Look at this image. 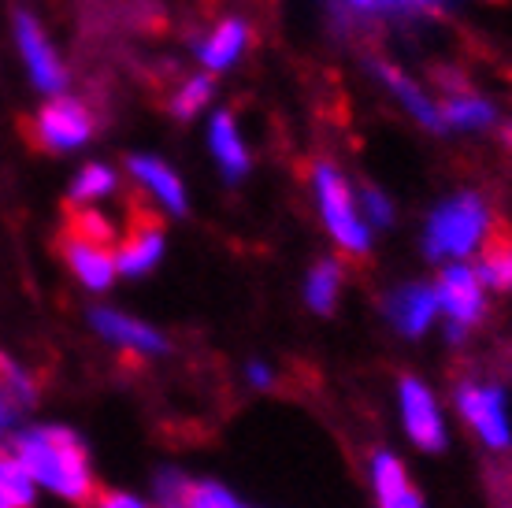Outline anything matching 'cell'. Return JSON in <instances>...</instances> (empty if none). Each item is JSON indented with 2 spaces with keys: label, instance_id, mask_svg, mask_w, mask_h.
<instances>
[{
  "label": "cell",
  "instance_id": "1",
  "mask_svg": "<svg viewBox=\"0 0 512 508\" xmlns=\"http://www.w3.org/2000/svg\"><path fill=\"white\" fill-rule=\"evenodd\" d=\"M12 457L26 468L38 490L67 505H90L97 497V475L86 442L60 423H30L15 434Z\"/></svg>",
  "mask_w": 512,
  "mask_h": 508
},
{
  "label": "cell",
  "instance_id": "2",
  "mask_svg": "<svg viewBox=\"0 0 512 508\" xmlns=\"http://www.w3.org/2000/svg\"><path fill=\"white\" fill-rule=\"evenodd\" d=\"M494 238V219L490 208L475 193H461L435 208V216L427 219V234H423V249L431 260L442 264H464L468 256L483 253Z\"/></svg>",
  "mask_w": 512,
  "mask_h": 508
},
{
  "label": "cell",
  "instance_id": "3",
  "mask_svg": "<svg viewBox=\"0 0 512 508\" xmlns=\"http://www.w3.org/2000/svg\"><path fill=\"white\" fill-rule=\"evenodd\" d=\"M312 190H316L323 227L334 238V245L349 256L368 253L372 249V227H368V219L360 216V204L349 193L346 175L334 164H316V171H312Z\"/></svg>",
  "mask_w": 512,
  "mask_h": 508
},
{
  "label": "cell",
  "instance_id": "4",
  "mask_svg": "<svg viewBox=\"0 0 512 508\" xmlns=\"http://www.w3.org/2000/svg\"><path fill=\"white\" fill-rule=\"evenodd\" d=\"M457 412L464 427L475 434V442H483L490 453H505L512 445V416L509 397L501 386L490 382H464L457 390Z\"/></svg>",
  "mask_w": 512,
  "mask_h": 508
},
{
  "label": "cell",
  "instance_id": "5",
  "mask_svg": "<svg viewBox=\"0 0 512 508\" xmlns=\"http://www.w3.org/2000/svg\"><path fill=\"white\" fill-rule=\"evenodd\" d=\"M438 316L449 323V334H464L487 312V286L479 282L475 267L446 264L435 282Z\"/></svg>",
  "mask_w": 512,
  "mask_h": 508
},
{
  "label": "cell",
  "instance_id": "6",
  "mask_svg": "<svg viewBox=\"0 0 512 508\" xmlns=\"http://www.w3.org/2000/svg\"><path fill=\"white\" fill-rule=\"evenodd\" d=\"M397 416H401V427L412 438V445H420L427 453H438L446 445V412L427 382L412 379V375L397 382Z\"/></svg>",
  "mask_w": 512,
  "mask_h": 508
},
{
  "label": "cell",
  "instance_id": "7",
  "mask_svg": "<svg viewBox=\"0 0 512 508\" xmlns=\"http://www.w3.org/2000/svg\"><path fill=\"white\" fill-rule=\"evenodd\" d=\"M15 41H19V52H23V64L34 78V86L41 93H52V97H60L67 86V71L60 64V56L52 52L49 38H45V30L38 26L34 15L19 12L15 15Z\"/></svg>",
  "mask_w": 512,
  "mask_h": 508
},
{
  "label": "cell",
  "instance_id": "8",
  "mask_svg": "<svg viewBox=\"0 0 512 508\" xmlns=\"http://www.w3.org/2000/svg\"><path fill=\"white\" fill-rule=\"evenodd\" d=\"M34 405H38V379L15 356L0 353V453L23 431L19 423Z\"/></svg>",
  "mask_w": 512,
  "mask_h": 508
},
{
  "label": "cell",
  "instance_id": "9",
  "mask_svg": "<svg viewBox=\"0 0 512 508\" xmlns=\"http://www.w3.org/2000/svg\"><path fill=\"white\" fill-rule=\"evenodd\" d=\"M90 323L104 342L127 356H145L149 360V356H160L167 349L164 334L156 331V327L127 316V312H116V308H97L90 316Z\"/></svg>",
  "mask_w": 512,
  "mask_h": 508
},
{
  "label": "cell",
  "instance_id": "10",
  "mask_svg": "<svg viewBox=\"0 0 512 508\" xmlns=\"http://www.w3.org/2000/svg\"><path fill=\"white\" fill-rule=\"evenodd\" d=\"M93 134V119L90 112L82 108L71 97H56L41 108L38 115V138L41 145H49L56 153H71L78 145H86Z\"/></svg>",
  "mask_w": 512,
  "mask_h": 508
},
{
  "label": "cell",
  "instance_id": "11",
  "mask_svg": "<svg viewBox=\"0 0 512 508\" xmlns=\"http://www.w3.org/2000/svg\"><path fill=\"white\" fill-rule=\"evenodd\" d=\"M368 483H372L375 505L379 508H427L420 490L412 486L405 460L390 449H375L368 457Z\"/></svg>",
  "mask_w": 512,
  "mask_h": 508
},
{
  "label": "cell",
  "instance_id": "12",
  "mask_svg": "<svg viewBox=\"0 0 512 508\" xmlns=\"http://www.w3.org/2000/svg\"><path fill=\"white\" fill-rule=\"evenodd\" d=\"M386 319L390 327L401 331L405 338H420L435 327L438 319V297L435 286H423V282H409L386 297Z\"/></svg>",
  "mask_w": 512,
  "mask_h": 508
},
{
  "label": "cell",
  "instance_id": "13",
  "mask_svg": "<svg viewBox=\"0 0 512 508\" xmlns=\"http://www.w3.org/2000/svg\"><path fill=\"white\" fill-rule=\"evenodd\" d=\"M64 256H67V267H71V275H75L86 290L101 293L108 290L112 282H116L119 267H116V249L104 242H90V238H78L71 234L64 245Z\"/></svg>",
  "mask_w": 512,
  "mask_h": 508
},
{
  "label": "cell",
  "instance_id": "14",
  "mask_svg": "<svg viewBox=\"0 0 512 508\" xmlns=\"http://www.w3.org/2000/svg\"><path fill=\"white\" fill-rule=\"evenodd\" d=\"M160 256H164V230L156 227V223H141V227H134L127 238L119 242L116 267H119V275L138 279V275H149V271L160 264Z\"/></svg>",
  "mask_w": 512,
  "mask_h": 508
},
{
  "label": "cell",
  "instance_id": "15",
  "mask_svg": "<svg viewBox=\"0 0 512 508\" xmlns=\"http://www.w3.org/2000/svg\"><path fill=\"white\" fill-rule=\"evenodd\" d=\"M130 171H134V178L149 190V197H153L160 208H167L171 216H182V212H186V190H182L179 175H175L164 160H153V156H134Z\"/></svg>",
  "mask_w": 512,
  "mask_h": 508
},
{
  "label": "cell",
  "instance_id": "16",
  "mask_svg": "<svg viewBox=\"0 0 512 508\" xmlns=\"http://www.w3.org/2000/svg\"><path fill=\"white\" fill-rule=\"evenodd\" d=\"M208 145H212V156L219 160L227 178H242L249 171V153H245V141L238 134V123H234L231 112L212 115V123H208Z\"/></svg>",
  "mask_w": 512,
  "mask_h": 508
},
{
  "label": "cell",
  "instance_id": "17",
  "mask_svg": "<svg viewBox=\"0 0 512 508\" xmlns=\"http://www.w3.org/2000/svg\"><path fill=\"white\" fill-rule=\"evenodd\" d=\"M379 78L386 82V89L394 93V101H401V108L416 119V123H423L427 130H442V112H438V104L423 93V86H416L405 71H397V67H379Z\"/></svg>",
  "mask_w": 512,
  "mask_h": 508
},
{
  "label": "cell",
  "instance_id": "18",
  "mask_svg": "<svg viewBox=\"0 0 512 508\" xmlns=\"http://www.w3.org/2000/svg\"><path fill=\"white\" fill-rule=\"evenodd\" d=\"M245 41H249V26L242 19H223V23L201 41V64L208 71H227V67L245 52Z\"/></svg>",
  "mask_w": 512,
  "mask_h": 508
},
{
  "label": "cell",
  "instance_id": "19",
  "mask_svg": "<svg viewBox=\"0 0 512 508\" xmlns=\"http://www.w3.org/2000/svg\"><path fill=\"white\" fill-rule=\"evenodd\" d=\"M438 112H442V127L479 130L494 123V104L487 97H475V93H453L438 104Z\"/></svg>",
  "mask_w": 512,
  "mask_h": 508
},
{
  "label": "cell",
  "instance_id": "20",
  "mask_svg": "<svg viewBox=\"0 0 512 508\" xmlns=\"http://www.w3.org/2000/svg\"><path fill=\"white\" fill-rule=\"evenodd\" d=\"M38 486L26 468L12 457V449L0 453V508H34Z\"/></svg>",
  "mask_w": 512,
  "mask_h": 508
},
{
  "label": "cell",
  "instance_id": "21",
  "mask_svg": "<svg viewBox=\"0 0 512 508\" xmlns=\"http://www.w3.org/2000/svg\"><path fill=\"white\" fill-rule=\"evenodd\" d=\"M338 293H342V264H338V260H320L305 279L308 308L327 316V312H334V305H338Z\"/></svg>",
  "mask_w": 512,
  "mask_h": 508
},
{
  "label": "cell",
  "instance_id": "22",
  "mask_svg": "<svg viewBox=\"0 0 512 508\" xmlns=\"http://www.w3.org/2000/svg\"><path fill=\"white\" fill-rule=\"evenodd\" d=\"M475 275L487 290H512V238H490L475 260Z\"/></svg>",
  "mask_w": 512,
  "mask_h": 508
},
{
  "label": "cell",
  "instance_id": "23",
  "mask_svg": "<svg viewBox=\"0 0 512 508\" xmlns=\"http://www.w3.org/2000/svg\"><path fill=\"white\" fill-rule=\"evenodd\" d=\"M346 12L360 15V19H390V15H420L431 12L446 0H338Z\"/></svg>",
  "mask_w": 512,
  "mask_h": 508
},
{
  "label": "cell",
  "instance_id": "24",
  "mask_svg": "<svg viewBox=\"0 0 512 508\" xmlns=\"http://www.w3.org/2000/svg\"><path fill=\"white\" fill-rule=\"evenodd\" d=\"M112 190H116V171L104 164H90V167H82L75 175V182H71V201L93 204V201H101V197H108Z\"/></svg>",
  "mask_w": 512,
  "mask_h": 508
},
{
  "label": "cell",
  "instance_id": "25",
  "mask_svg": "<svg viewBox=\"0 0 512 508\" xmlns=\"http://www.w3.org/2000/svg\"><path fill=\"white\" fill-rule=\"evenodd\" d=\"M208 101H212V78H208V75H193V78H186V82L179 86L175 101H171V112L179 115V119H190V115L201 112Z\"/></svg>",
  "mask_w": 512,
  "mask_h": 508
},
{
  "label": "cell",
  "instance_id": "26",
  "mask_svg": "<svg viewBox=\"0 0 512 508\" xmlns=\"http://www.w3.org/2000/svg\"><path fill=\"white\" fill-rule=\"evenodd\" d=\"M186 508H249L242 505L238 497L219 483H193L190 497H186Z\"/></svg>",
  "mask_w": 512,
  "mask_h": 508
},
{
  "label": "cell",
  "instance_id": "27",
  "mask_svg": "<svg viewBox=\"0 0 512 508\" xmlns=\"http://www.w3.org/2000/svg\"><path fill=\"white\" fill-rule=\"evenodd\" d=\"M190 479L179 475V471H164V475H156V501L164 508H179L186 505V497H190Z\"/></svg>",
  "mask_w": 512,
  "mask_h": 508
},
{
  "label": "cell",
  "instance_id": "28",
  "mask_svg": "<svg viewBox=\"0 0 512 508\" xmlns=\"http://www.w3.org/2000/svg\"><path fill=\"white\" fill-rule=\"evenodd\" d=\"M360 216L368 219V227H386L394 219V204L383 190H364V201H360Z\"/></svg>",
  "mask_w": 512,
  "mask_h": 508
},
{
  "label": "cell",
  "instance_id": "29",
  "mask_svg": "<svg viewBox=\"0 0 512 508\" xmlns=\"http://www.w3.org/2000/svg\"><path fill=\"white\" fill-rule=\"evenodd\" d=\"M71 234H78V238H90V242L112 245V223H108L101 212H82V216L75 219V230H71Z\"/></svg>",
  "mask_w": 512,
  "mask_h": 508
},
{
  "label": "cell",
  "instance_id": "30",
  "mask_svg": "<svg viewBox=\"0 0 512 508\" xmlns=\"http://www.w3.org/2000/svg\"><path fill=\"white\" fill-rule=\"evenodd\" d=\"M90 508H153L145 497L130 494V490H97Z\"/></svg>",
  "mask_w": 512,
  "mask_h": 508
},
{
  "label": "cell",
  "instance_id": "31",
  "mask_svg": "<svg viewBox=\"0 0 512 508\" xmlns=\"http://www.w3.org/2000/svg\"><path fill=\"white\" fill-rule=\"evenodd\" d=\"M245 379H249V386H256V390H271V386H275V371L256 360V364L245 368Z\"/></svg>",
  "mask_w": 512,
  "mask_h": 508
},
{
  "label": "cell",
  "instance_id": "32",
  "mask_svg": "<svg viewBox=\"0 0 512 508\" xmlns=\"http://www.w3.org/2000/svg\"><path fill=\"white\" fill-rule=\"evenodd\" d=\"M179 508H186V505H179Z\"/></svg>",
  "mask_w": 512,
  "mask_h": 508
}]
</instances>
